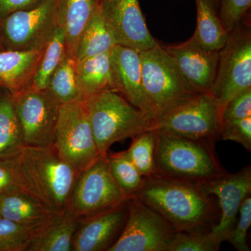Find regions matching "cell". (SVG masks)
<instances>
[{
  "mask_svg": "<svg viewBox=\"0 0 251 251\" xmlns=\"http://www.w3.org/2000/svg\"><path fill=\"white\" fill-rule=\"evenodd\" d=\"M99 154L106 156L113 144L153 129L154 119L114 90L102 91L84 100Z\"/></svg>",
  "mask_w": 251,
  "mask_h": 251,
  "instance_id": "277c9868",
  "label": "cell"
},
{
  "mask_svg": "<svg viewBox=\"0 0 251 251\" xmlns=\"http://www.w3.org/2000/svg\"><path fill=\"white\" fill-rule=\"evenodd\" d=\"M110 62L112 90L153 117L144 90L140 52L117 45L110 51Z\"/></svg>",
  "mask_w": 251,
  "mask_h": 251,
  "instance_id": "e0dca14e",
  "label": "cell"
},
{
  "mask_svg": "<svg viewBox=\"0 0 251 251\" xmlns=\"http://www.w3.org/2000/svg\"><path fill=\"white\" fill-rule=\"evenodd\" d=\"M222 242L210 231L176 232L168 251H218Z\"/></svg>",
  "mask_w": 251,
  "mask_h": 251,
  "instance_id": "f546056e",
  "label": "cell"
},
{
  "mask_svg": "<svg viewBox=\"0 0 251 251\" xmlns=\"http://www.w3.org/2000/svg\"><path fill=\"white\" fill-rule=\"evenodd\" d=\"M153 128L215 145L221 138V108L210 94H198L155 118Z\"/></svg>",
  "mask_w": 251,
  "mask_h": 251,
  "instance_id": "ba28073f",
  "label": "cell"
},
{
  "mask_svg": "<svg viewBox=\"0 0 251 251\" xmlns=\"http://www.w3.org/2000/svg\"><path fill=\"white\" fill-rule=\"evenodd\" d=\"M251 88V32L250 26L241 22L229 33L219 50L215 82L210 94L221 111L238 94Z\"/></svg>",
  "mask_w": 251,
  "mask_h": 251,
  "instance_id": "8992f818",
  "label": "cell"
},
{
  "mask_svg": "<svg viewBox=\"0 0 251 251\" xmlns=\"http://www.w3.org/2000/svg\"><path fill=\"white\" fill-rule=\"evenodd\" d=\"M117 45L111 28L105 21L99 4L79 39L76 60L110 52Z\"/></svg>",
  "mask_w": 251,
  "mask_h": 251,
  "instance_id": "7402d4cb",
  "label": "cell"
},
{
  "mask_svg": "<svg viewBox=\"0 0 251 251\" xmlns=\"http://www.w3.org/2000/svg\"><path fill=\"white\" fill-rule=\"evenodd\" d=\"M0 218H1V214H0Z\"/></svg>",
  "mask_w": 251,
  "mask_h": 251,
  "instance_id": "ab89813d",
  "label": "cell"
},
{
  "mask_svg": "<svg viewBox=\"0 0 251 251\" xmlns=\"http://www.w3.org/2000/svg\"><path fill=\"white\" fill-rule=\"evenodd\" d=\"M32 228L0 218V251H27Z\"/></svg>",
  "mask_w": 251,
  "mask_h": 251,
  "instance_id": "4dcf8cb0",
  "label": "cell"
},
{
  "mask_svg": "<svg viewBox=\"0 0 251 251\" xmlns=\"http://www.w3.org/2000/svg\"><path fill=\"white\" fill-rule=\"evenodd\" d=\"M1 218L34 227L51 214L40 203L20 188L0 194Z\"/></svg>",
  "mask_w": 251,
  "mask_h": 251,
  "instance_id": "44dd1931",
  "label": "cell"
},
{
  "mask_svg": "<svg viewBox=\"0 0 251 251\" xmlns=\"http://www.w3.org/2000/svg\"><path fill=\"white\" fill-rule=\"evenodd\" d=\"M128 198L112 177L106 156H100L79 173L67 211L81 219L120 205Z\"/></svg>",
  "mask_w": 251,
  "mask_h": 251,
  "instance_id": "9c48e42d",
  "label": "cell"
},
{
  "mask_svg": "<svg viewBox=\"0 0 251 251\" xmlns=\"http://www.w3.org/2000/svg\"><path fill=\"white\" fill-rule=\"evenodd\" d=\"M201 186L206 194L217 198L221 209L219 223L211 232L220 242H227L237 224L239 208L244 199L251 195V166L232 174L226 172L221 176L204 181Z\"/></svg>",
  "mask_w": 251,
  "mask_h": 251,
  "instance_id": "4fadbf2b",
  "label": "cell"
},
{
  "mask_svg": "<svg viewBox=\"0 0 251 251\" xmlns=\"http://www.w3.org/2000/svg\"><path fill=\"white\" fill-rule=\"evenodd\" d=\"M140 56L144 90L153 119L198 94L159 44Z\"/></svg>",
  "mask_w": 251,
  "mask_h": 251,
  "instance_id": "5b68a950",
  "label": "cell"
},
{
  "mask_svg": "<svg viewBox=\"0 0 251 251\" xmlns=\"http://www.w3.org/2000/svg\"><path fill=\"white\" fill-rule=\"evenodd\" d=\"M251 6V0H219V17L228 34L245 17Z\"/></svg>",
  "mask_w": 251,
  "mask_h": 251,
  "instance_id": "1f68e13d",
  "label": "cell"
},
{
  "mask_svg": "<svg viewBox=\"0 0 251 251\" xmlns=\"http://www.w3.org/2000/svg\"><path fill=\"white\" fill-rule=\"evenodd\" d=\"M107 159L112 177L126 197H133L145 183V177L140 174L128 156L126 151L108 153Z\"/></svg>",
  "mask_w": 251,
  "mask_h": 251,
  "instance_id": "83f0119b",
  "label": "cell"
},
{
  "mask_svg": "<svg viewBox=\"0 0 251 251\" xmlns=\"http://www.w3.org/2000/svg\"><path fill=\"white\" fill-rule=\"evenodd\" d=\"M128 203L125 228L109 251H168L177 231L135 196Z\"/></svg>",
  "mask_w": 251,
  "mask_h": 251,
  "instance_id": "7c38bea8",
  "label": "cell"
},
{
  "mask_svg": "<svg viewBox=\"0 0 251 251\" xmlns=\"http://www.w3.org/2000/svg\"><path fill=\"white\" fill-rule=\"evenodd\" d=\"M41 0H0V18L4 19L13 13L30 9Z\"/></svg>",
  "mask_w": 251,
  "mask_h": 251,
  "instance_id": "8d00e7d4",
  "label": "cell"
},
{
  "mask_svg": "<svg viewBox=\"0 0 251 251\" xmlns=\"http://www.w3.org/2000/svg\"><path fill=\"white\" fill-rule=\"evenodd\" d=\"M3 90L0 91V158L9 159L22 149L25 143L12 94Z\"/></svg>",
  "mask_w": 251,
  "mask_h": 251,
  "instance_id": "cb8c5ba5",
  "label": "cell"
},
{
  "mask_svg": "<svg viewBox=\"0 0 251 251\" xmlns=\"http://www.w3.org/2000/svg\"><path fill=\"white\" fill-rule=\"evenodd\" d=\"M135 197L156 211L177 232L210 231L219 223L217 200L201 184L153 176L145 178Z\"/></svg>",
  "mask_w": 251,
  "mask_h": 251,
  "instance_id": "6da1fadb",
  "label": "cell"
},
{
  "mask_svg": "<svg viewBox=\"0 0 251 251\" xmlns=\"http://www.w3.org/2000/svg\"><path fill=\"white\" fill-rule=\"evenodd\" d=\"M221 137L239 143L251 151V117L222 122Z\"/></svg>",
  "mask_w": 251,
  "mask_h": 251,
  "instance_id": "836d02e7",
  "label": "cell"
},
{
  "mask_svg": "<svg viewBox=\"0 0 251 251\" xmlns=\"http://www.w3.org/2000/svg\"><path fill=\"white\" fill-rule=\"evenodd\" d=\"M61 0H41L30 9L13 13L2 19L1 43L6 50L41 49L58 25Z\"/></svg>",
  "mask_w": 251,
  "mask_h": 251,
  "instance_id": "30bf717a",
  "label": "cell"
},
{
  "mask_svg": "<svg viewBox=\"0 0 251 251\" xmlns=\"http://www.w3.org/2000/svg\"><path fill=\"white\" fill-rule=\"evenodd\" d=\"M52 146L63 161L79 173L100 156L84 101L61 105Z\"/></svg>",
  "mask_w": 251,
  "mask_h": 251,
  "instance_id": "52a82bcc",
  "label": "cell"
},
{
  "mask_svg": "<svg viewBox=\"0 0 251 251\" xmlns=\"http://www.w3.org/2000/svg\"><path fill=\"white\" fill-rule=\"evenodd\" d=\"M212 1L214 6H215L216 9H217L219 6V0H212Z\"/></svg>",
  "mask_w": 251,
  "mask_h": 251,
  "instance_id": "74e56055",
  "label": "cell"
},
{
  "mask_svg": "<svg viewBox=\"0 0 251 251\" xmlns=\"http://www.w3.org/2000/svg\"><path fill=\"white\" fill-rule=\"evenodd\" d=\"M11 94L25 145L52 146L62 104L49 89L37 90L31 85Z\"/></svg>",
  "mask_w": 251,
  "mask_h": 251,
  "instance_id": "8fae6325",
  "label": "cell"
},
{
  "mask_svg": "<svg viewBox=\"0 0 251 251\" xmlns=\"http://www.w3.org/2000/svg\"><path fill=\"white\" fill-rule=\"evenodd\" d=\"M156 130L155 176L202 184L226 173L216 156L214 144Z\"/></svg>",
  "mask_w": 251,
  "mask_h": 251,
  "instance_id": "3957f363",
  "label": "cell"
},
{
  "mask_svg": "<svg viewBox=\"0 0 251 251\" xmlns=\"http://www.w3.org/2000/svg\"><path fill=\"white\" fill-rule=\"evenodd\" d=\"M110 52L77 62V77L83 101L102 91L112 90Z\"/></svg>",
  "mask_w": 251,
  "mask_h": 251,
  "instance_id": "603a6c76",
  "label": "cell"
},
{
  "mask_svg": "<svg viewBox=\"0 0 251 251\" xmlns=\"http://www.w3.org/2000/svg\"><path fill=\"white\" fill-rule=\"evenodd\" d=\"M197 26L192 36L196 41L211 50L224 47L229 34L225 30L212 0H196Z\"/></svg>",
  "mask_w": 251,
  "mask_h": 251,
  "instance_id": "d4e9b609",
  "label": "cell"
},
{
  "mask_svg": "<svg viewBox=\"0 0 251 251\" xmlns=\"http://www.w3.org/2000/svg\"><path fill=\"white\" fill-rule=\"evenodd\" d=\"M128 200L120 205L78 219L73 251H109L125 228Z\"/></svg>",
  "mask_w": 251,
  "mask_h": 251,
  "instance_id": "9a60e30c",
  "label": "cell"
},
{
  "mask_svg": "<svg viewBox=\"0 0 251 251\" xmlns=\"http://www.w3.org/2000/svg\"><path fill=\"white\" fill-rule=\"evenodd\" d=\"M163 48L195 92L210 93L217 73L219 50L204 49L193 36L181 44Z\"/></svg>",
  "mask_w": 251,
  "mask_h": 251,
  "instance_id": "2e32d148",
  "label": "cell"
},
{
  "mask_svg": "<svg viewBox=\"0 0 251 251\" xmlns=\"http://www.w3.org/2000/svg\"><path fill=\"white\" fill-rule=\"evenodd\" d=\"M99 6L117 45L140 52L158 44L147 26L139 0H100Z\"/></svg>",
  "mask_w": 251,
  "mask_h": 251,
  "instance_id": "5bb4252c",
  "label": "cell"
},
{
  "mask_svg": "<svg viewBox=\"0 0 251 251\" xmlns=\"http://www.w3.org/2000/svg\"><path fill=\"white\" fill-rule=\"evenodd\" d=\"M251 117V88L238 94L221 111V123Z\"/></svg>",
  "mask_w": 251,
  "mask_h": 251,
  "instance_id": "e575fe53",
  "label": "cell"
},
{
  "mask_svg": "<svg viewBox=\"0 0 251 251\" xmlns=\"http://www.w3.org/2000/svg\"><path fill=\"white\" fill-rule=\"evenodd\" d=\"M239 218L227 242L237 251H250L247 234L251 225V196H248L239 208Z\"/></svg>",
  "mask_w": 251,
  "mask_h": 251,
  "instance_id": "d6a6232c",
  "label": "cell"
},
{
  "mask_svg": "<svg viewBox=\"0 0 251 251\" xmlns=\"http://www.w3.org/2000/svg\"><path fill=\"white\" fill-rule=\"evenodd\" d=\"M9 159L20 189L50 214L67 211L79 173L63 161L53 146L24 145Z\"/></svg>",
  "mask_w": 251,
  "mask_h": 251,
  "instance_id": "7a4b0ae2",
  "label": "cell"
},
{
  "mask_svg": "<svg viewBox=\"0 0 251 251\" xmlns=\"http://www.w3.org/2000/svg\"><path fill=\"white\" fill-rule=\"evenodd\" d=\"M78 219L67 211L51 214L31 229L27 251H71Z\"/></svg>",
  "mask_w": 251,
  "mask_h": 251,
  "instance_id": "ac0fdd59",
  "label": "cell"
},
{
  "mask_svg": "<svg viewBox=\"0 0 251 251\" xmlns=\"http://www.w3.org/2000/svg\"><path fill=\"white\" fill-rule=\"evenodd\" d=\"M76 69V59L67 54L50 79L48 89L62 105L83 101Z\"/></svg>",
  "mask_w": 251,
  "mask_h": 251,
  "instance_id": "4316f807",
  "label": "cell"
},
{
  "mask_svg": "<svg viewBox=\"0 0 251 251\" xmlns=\"http://www.w3.org/2000/svg\"><path fill=\"white\" fill-rule=\"evenodd\" d=\"M16 188H19L11 160L0 158V194Z\"/></svg>",
  "mask_w": 251,
  "mask_h": 251,
  "instance_id": "d590c367",
  "label": "cell"
},
{
  "mask_svg": "<svg viewBox=\"0 0 251 251\" xmlns=\"http://www.w3.org/2000/svg\"><path fill=\"white\" fill-rule=\"evenodd\" d=\"M2 49V47H1V38H0V50Z\"/></svg>",
  "mask_w": 251,
  "mask_h": 251,
  "instance_id": "f35d334b",
  "label": "cell"
},
{
  "mask_svg": "<svg viewBox=\"0 0 251 251\" xmlns=\"http://www.w3.org/2000/svg\"><path fill=\"white\" fill-rule=\"evenodd\" d=\"M67 54L65 31L64 27L58 24L46 43L31 85L37 90L48 89L50 79Z\"/></svg>",
  "mask_w": 251,
  "mask_h": 251,
  "instance_id": "484cf974",
  "label": "cell"
},
{
  "mask_svg": "<svg viewBox=\"0 0 251 251\" xmlns=\"http://www.w3.org/2000/svg\"><path fill=\"white\" fill-rule=\"evenodd\" d=\"M100 0H61L58 24L66 34L67 52L76 59L77 45L81 34L98 7Z\"/></svg>",
  "mask_w": 251,
  "mask_h": 251,
  "instance_id": "ffe728a7",
  "label": "cell"
},
{
  "mask_svg": "<svg viewBox=\"0 0 251 251\" xmlns=\"http://www.w3.org/2000/svg\"><path fill=\"white\" fill-rule=\"evenodd\" d=\"M128 156L144 177L156 175L157 131L156 129L145 130L133 137Z\"/></svg>",
  "mask_w": 251,
  "mask_h": 251,
  "instance_id": "f1b7e54d",
  "label": "cell"
},
{
  "mask_svg": "<svg viewBox=\"0 0 251 251\" xmlns=\"http://www.w3.org/2000/svg\"><path fill=\"white\" fill-rule=\"evenodd\" d=\"M44 47L26 50H0V88L14 94L31 85Z\"/></svg>",
  "mask_w": 251,
  "mask_h": 251,
  "instance_id": "d6986e66",
  "label": "cell"
}]
</instances>
